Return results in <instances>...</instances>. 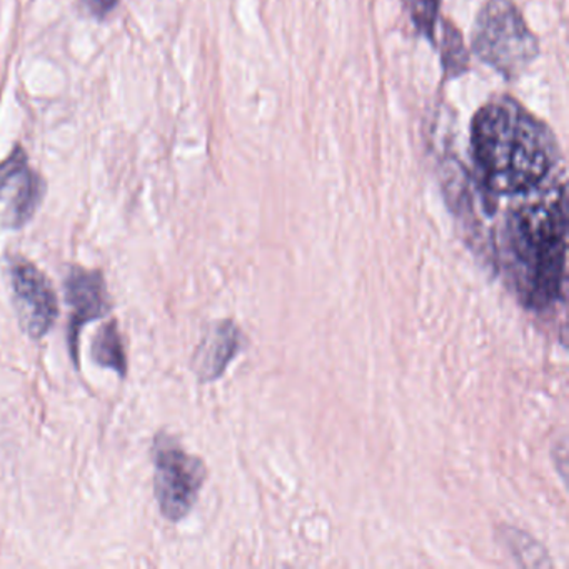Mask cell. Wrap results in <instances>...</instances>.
Segmentation results:
<instances>
[{"label":"cell","mask_w":569,"mask_h":569,"mask_svg":"<svg viewBox=\"0 0 569 569\" xmlns=\"http://www.w3.org/2000/svg\"><path fill=\"white\" fill-rule=\"evenodd\" d=\"M471 148L476 181L486 198L536 191L558 159L548 126L509 98L479 109L471 126Z\"/></svg>","instance_id":"cell-1"},{"label":"cell","mask_w":569,"mask_h":569,"mask_svg":"<svg viewBox=\"0 0 569 569\" xmlns=\"http://www.w3.org/2000/svg\"><path fill=\"white\" fill-rule=\"evenodd\" d=\"M566 231L568 219L562 188L509 214L505 228L506 271L526 308L545 311L561 299Z\"/></svg>","instance_id":"cell-2"},{"label":"cell","mask_w":569,"mask_h":569,"mask_svg":"<svg viewBox=\"0 0 569 569\" xmlns=\"http://www.w3.org/2000/svg\"><path fill=\"white\" fill-rule=\"evenodd\" d=\"M472 49L506 79L525 74L539 54L538 39L509 0H489L481 9L472 31Z\"/></svg>","instance_id":"cell-3"},{"label":"cell","mask_w":569,"mask_h":569,"mask_svg":"<svg viewBox=\"0 0 569 569\" xmlns=\"http://www.w3.org/2000/svg\"><path fill=\"white\" fill-rule=\"evenodd\" d=\"M152 461L159 511L168 521H182L194 508L208 478L204 461L186 451L168 432L156 436Z\"/></svg>","instance_id":"cell-4"},{"label":"cell","mask_w":569,"mask_h":569,"mask_svg":"<svg viewBox=\"0 0 569 569\" xmlns=\"http://www.w3.org/2000/svg\"><path fill=\"white\" fill-rule=\"evenodd\" d=\"M9 278L19 325L29 338L39 341L51 331L59 315L51 281L34 262L19 256L11 259Z\"/></svg>","instance_id":"cell-5"},{"label":"cell","mask_w":569,"mask_h":569,"mask_svg":"<svg viewBox=\"0 0 569 569\" xmlns=\"http://www.w3.org/2000/svg\"><path fill=\"white\" fill-rule=\"evenodd\" d=\"M44 178L29 166L22 146H14L11 154L0 162V201L9 198L2 224L18 231L32 221L46 198Z\"/></svg>","instance_id":"cell-6"},{"label":"cell","mask_w":569,"mask_h":569,"mask_svg":"<svg viewBox=\"0 0 569 569\" xmlns=\"http://www.w3.org/2000/svg\"><path fill=\"white\" fill-rule=\"evenodd\" d=\"M66 301L71 306L68 326V346L76 369L79 368V335L81 329L96 319L111 312L108 284L101 271L72 266L64 279Z\"/></svg>","instance_id":"cell-7"},{"label":"cell","mask_w":569,"mask_h":569,"mask_svg":"<svg viewBox=\"0 0 569 569\" xmlns=\"http://www.w3.org/2000/svg\"><path fill=\"white\" fill-rule=\"evenodd\" d=\"M242 336L234 322H212L206 329L194 358H192V371L201 382H214L228 371L229 365L234 361L241 351Z\"/></svg>","instance_id":"cell-8"},{"label":"cell","mask_w":569,"mask_h":569,"mask_svg":"<svg viewBox=\"0 0 569 569\" xmlns=\"http://www.w3.org/2000/svg\"><path fill=\"white\" fill-rule=\"evenodd\" d=\"M92 359L101 368L112 369L119 378L128 376V358L118 321H109L94 336L91 348Z\"/></svg>","instance_id":"cell-9"},{"label":"cell","mask_w":569,"mask_h":569,"mask_svg":"<svg viewBox=\"0 0 569 569\" xmlns=\"http://www.w3.org/2000/svg\"><path fill=\"white\" fill-rule=\"evenodd\" d=\"M441 56L442 66L449 78H458L468 69L469 58L465 42L458 29L449 22H445V29H442Z\"/></svg>","instance_id":"cell-10"},{"label":"cell","mask_w":569,"mask_h":569,"mask_svg":"<svg viewBox=\"0 0 569 569\" xmlns=\"http://www.w3.org/2000/svg\"><path fill=\"white\" fill-rule=\"evenodd\" d=\"M406 8L416 29L432 41L441 0H406Z\"/></svg>","instance_id":"cell-11"},{"label":"cell","mask_w":569,"mask_h":569,"mask_svg":"<svg viewBox=\"0 0 569 569\" xmlns=\"http://www.w3.org/2000/svg\"><path fill=\"white\" fill-rule=\"evenodd\" d=\"M82 11L91 16L96 21H104L114 9L118 8L121 0H78Z\"/></svg>","instance_id":"cell-12"}]
</instances>
